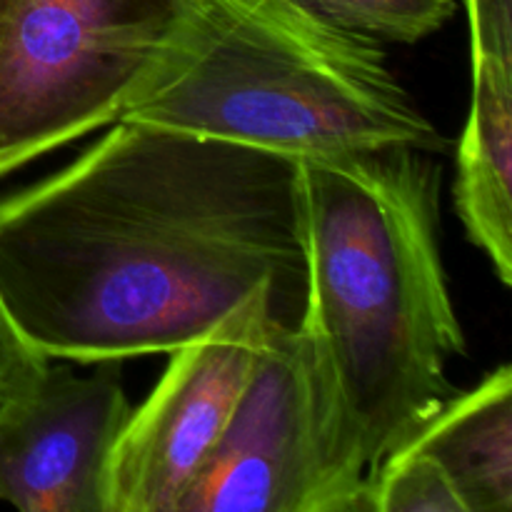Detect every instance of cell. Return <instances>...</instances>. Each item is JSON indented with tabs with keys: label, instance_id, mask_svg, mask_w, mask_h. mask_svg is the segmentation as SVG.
<instances>
[{
	"label": "cell",
	"instance_id": "cell-10",
	"mask_svg": "<svg viewBox=\"0 0 512 512\" xmlns=\"http://www.w3.org/2000/svg\"><path fill=\"white\" fill-rule=\"evenodd\" d=\"M325 23L380 43L415 45L445 28L458 13L455 0H290Z\"/></svg>",
	"mask_w": 512,
	"mask_h": 512
},
{
	"label": "cell",
	"instance_id": "cell-6",
	"mask_svg": "<svg viewBox=\"0 0 512 512\" xmlns=\"http://www.w3.org/2000/svg\"><path fill=\"white\" fill-rule=\"evenodd\" d=\"M285 318L258 290L208 333L173 350L163 378L130 410L105 473V512H178L223 435L270 325ZM295 328V325H293Z\"/></svg>",
	"mask_w": 512,
	"mask_h": 512
},
{
	"label": "cell",
	"instance_id": "cell-3",
	"mask_svg": "<svg viewBox=\"0 0 512 512\" xmlns=\"http://www.w3.org/2000/svg\"><path fill=\"white\" fill-rule=\"evenodd\" d=\"M120 120L295 160L448 150L380 40L290 0H188L173 43Z\"/></svg>",
	"mask_w": 512,
	"mask_h": 512
},
{
	"label": "cell",
	"instance_id": "cell-9",
	"mask_svg": "<svg viewBox=\"0 0 512 512\" xmlns=\"http://www.w3.org/2000/svg\"><path fill=\"white\" fill-rule=\"evenodd\" d=\"M405 445L428 453L468 512H512V368L453 393ZM403 448V445H400Z\"/></svg>",
	"mask_w": 512,
	"mask_h": 512
},
{
	"label": "cell",
	"instance_id": "cell-2",
	"mask_svg": "<svg viewBox=\"0 0 512 512\" xmlns=\"http://www.w3.org/2000/svg\"><path fill=\"white\" fill-rule=\"evenodd\" d=\"M300 330L350 453L370 475L455 393L465 355L440 253V165L413 148L300 160Z\"/></svg>",
	"mask_w": 512,
	"mask_h": 512
},
{
	"label": "cell",
	"instance_id": "cell-13",
	"mask_svg": "<svg viewBox=\"0 0 512 512\" xmlns=\"http://www.w3.org/2000/svg\"><path fill=\"white\" fill-rule=\"evenodd\" d=\"M48 363V358L25 343L0 300V408L23 393L48 368Z\"/></svg>",
	"mask_w": 512,
	"mask_h": 512
},
{
	"label": "cell",
	"instance_id": "cell-11",
	"mask_svg": "<svg viewBox=\"0 0 512 512\" xmlns=\"http://www.w3.org/2000/svg\"><path fill=\"white\" fill-rule=\"evenodd\" d=\"M373 512H468L445 470L423 450L403 445L370 475Z\"/></svg>",
	"mask_w": 512,
	"mask_h": 512
},
{
	"label": "cell",
	"instance_id": "cell-7",
	"mask_svg": "<svg viewBox=\"0 0 512 512\" xmlns=\"http://www.w3.org/2000/svg\"><path fill=\"white\" fill-rule=\"evenodd\" d=\"M118 363L48 368L0 408V503L23 512H105V473L130 418Z\"/></svg>",
	"mask_w": 512,
	"mask_h": 512
},
{
	"label": "cell",
	"instance_id": "cell-12",
	"mask_svg": "<svg viewBox=\"0 0 512 512\" xmlns=\"http://www.w3.org/2000/svg\"><path fill=\"white\" fill-rule=\"evenodd\" d=\"M470 60L512 65V0H465Z\"/></svg>",
	"mask_w": 512,
	"mask_h": 512
},
{
	"label": "cell",
	"instance_id": "cell-8",
	"mask_svg": "<svg viewBox=\"0 0 512 512\" xmlns=\"http://www.w3.org/2000/svg\"><path fill=\"white\" fill-rule=\"evenodd\" d=\"M473 63V95L458 143L455 210L470 243L512 285V65Z\"/></svg>",
	"mask_w": 512,
	"mask_h": 512
},
{
	"label": "cell",
	"instance_id": "cell-1",
	"mask_svg": "<svg viewBox=\"0 0 512 512\" xmlns=\"http://www.w3.org/2000/svg\"><path fill=\"white\" fill-rule=\"evenodd\" d=\"M300 160L115 120L0 198V300L30 348L80 365L170 355L258 290L305 310Z\"/></svg>",
	"mask_w": 512,
	"mask_h": 512
},
{
	"label": "cell",
	"instance_id": "cell-4",
	"mask_svg": "<svg viewBox=\"0 0 512 512\" xmlns=\"http://www.w3.org/2000/svg\"><path fill=\"white\" fill-rule=\"evenodd\" d=\"M188 0H0V178L120 120Z\"/></svg>",
	"mask_w": 512,
	"mask_h": 512
},
{
	"label": "cell",
	"instance_id": "cell-5",
	"mask_svg": "<svg viewBox=\"0 0 512 512\" xmlns=\"http://www.w3.org/2000/svg\"><path fill=\"white\" fill-rule=\"evenodd\" d=\"M178 512H373L300 325L275 320Z\"/></svg>",
	"mask_w": 512,
	"mask_h": 512
}]
</instances>
